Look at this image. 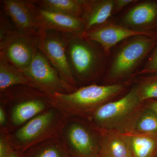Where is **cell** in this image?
Here are the masks:
<instances>
[{"label": "cell", "instance_id": "obj_1", "mask_svg": "<svg viewBox=\"0 0 157 157\" xmlns=\"http://www.w3.org/2000/svg\"><path fill=\"white\" fill-rule=\"evenodd\" d=\"M0 96V105L8 114L6 130L9 133L53 107L48 94L28 86H13L1 92Z\"/></svg>", "mask_w": 157, "mask_h": 157}, {"label": "cell", "instance_id": "obj_2", "mask_svg": "<svg viewBox=\"0 0 157 157\" xmlns=\"http://www.w3.org/2000/svg\"><path fill=\"white\" fill-rule=\"evenodd\" d=\"M121 84L89 85L68 94L48 95L52 106L67 117L87 119L96 109L124 90Z\"/></svg>", "mask_w": 157, "mask_h": 157}, {"label": "cell", "instance_id": "obj_3", "mask_svg": "<svg viewBox=\"0 0 157 157\" xmlns=\"http://www.w3.org/2000/svg\"><path fill=\"white\" fill-rule=\"evenodd\" d=\"M67 118L55 107L49 108L9 133L11 147L21 155L38 144L59 138Z\"/></svg>", "mask_w": 157, "mask_h": 157}, {"label": "cell", "instance_id": "obj_4", "mask_svg": "<svg viewBox=\"0 0 157 157\" xmlns=\"http://www.w3.org/2000/svg\"><path fill=\"white\" fill-rule=\"evenodd\" d=\"M94 43L83 36L67 35L68 62L78 86L94 78L101 67V53Z\"/></svg>", "mask_w": 157, "mask_h": 157}, {"label": "cell", "instance_id": "obj_5", "mask_svg": "<svg viewBox=\"0 0 157 157\" xmlns=\"http://www.w3.org/2000/svg\"><path fill=\"white\" fill-rule=\"evenodd\" d=\"M152 36L130 38L119 48L109 68L106 79L116 80L132 74L156 45Z\"/></svg>", "mask_w": 157, "mask_h": 157}, {"label": "cell", "instance_id": "obj_6", "mask_svg": "<svg viewBox=\"0 0 157 157\" xmlns=\"http://www.w3.org/2000/svg\"><path fill=\"white\" fill-rule=\"evenodd\" d=\"M79 118L67 117L59 138L70 157H97L100 138Z\"/></svg>", "mask_w": 157, "mask_h": 157}, {"label": "cell", "instance_id": "obj_7", "mask_svg": "<svg viewBox=\"0 0 157 157\" xmlns=\"http://www.w3.org/2000/svg\"><path fill=\"white\" fill-rule=\"evenodd\" d=\"M67 35L61 32L41 29L37 36V46L63 79L71 86L78 88L68 62Z\"/></svg>", "mask_w": 157, "mask_h": 157}, {"label": "cell", "instance_id": "obj_8", "mask_svg": "<svg viewBox=\"0 0 157 157\" xmlns=\"http://www.w3.org/2000/svg\"><path fill=\"white\" fill-rule=\"evenodd\" d=\"M140 103L135 86L122 98L96 109L87 119L98 130L114 128L128 120Z\"/></svg>", "mask_w": 157, "mask_h": 157}, {"label": "cell", "instance_id": "obj_9", "mask_svg": "<svg viewBox=\"0 0 157 157\" xmlns=\"http://www.w3.org/2000/svg\"><path fill=\"white\" fill-rule=\"evenodd\" d=\"M22 71L35 88L48 95L68 94L78 89L63 79L38 48L31 63Z\"/></svg>", "mask_w": 157, "mask_h": 157}, {"label": "cell", "instance_id": "obj_10", "mask_svg": "<svg viewBox=\"0 0 157 157\" xmlns=\"http://www.w3.org/2000/svg\"><path fill=\"white\" fill-rule=\"evenodd\" d=\"M3 11L11 19L17 31L37 37L41 29L37 17L36 5L32 1H1Z\"/></svg>", "mask_w": 157, "mask_h": 157}, {"label": "cell", "instance_id": "obj_11", "mask_svg": "<svg viewBox=\"0 0 157 157\" xmlns=\"http://www.w3.org/2000/svg\"><path fill=\"white\" fill-rule=\"evenodd\" d=\"M37 49V37L17 31L0 46V58L22 71L31 63Z\"/></svg>", "mask_w": 157, "mask_h": 157}, {"label": "cell", "instance_id": "obj_12", "mask_svg": "<svg viewBox=\"0 0 157 157\" xmlns=\"http://www.w3.org/2000/svg\"><path fill=\"white\" fill-rule=\"evenodd\" d=\"M152 32H137L121 25L109 24L85 33L83 37L101 45L105 53L122 40L137 36H152Z\"/></svg>", "mask_w": 157, "mask_h": 157}, {"label": "cell", "instance_id": "obj_13", "mask_svg": "<svg viewBox=\"0 0 157 157\" xmlns=\"http://www.w3.org/2000/svg\"><path fill=\"white\" fill-rule=\"evenodd\" d=\"M37 7V17L41 29L83 36L85 25L82 18Z\"/></svg>", "mask_w": 157, "mask_h": 157}, {"label": "cell", "instance_id": "obj_14", "mask_svg": "<svg viewBox=\"0 0 157 157\" xmlns=\"http://www.w3.org/2000/svg\"><path fill=\"white\" fill-rule=\"evenodd\" d=\"M121 25L133 30L151 32L150 29L157 24V1L139 3L123 14Z\"/></svg>", "mask_w": 157, "mask_h": 157}, {"label": "cell", "instance_id": "obj_15", "mask_svg": "<svg viewBox=\"0 0 157 157\" xmlns=\"http://www.w3.org/2000/svg\"><path fill=\"white\" fill-rule=\"evenodd\" d=\"M114 2V0H84L82 18L85 25V33L106 24L113 12Z\"/></svg>", "mask_w": 157, "mask_h": 157}, {"label": "cell", "instance_id": "obj_16", "mask_svg": "<svg viewBox=\"0 0 157 157\" xmlns=\"http://www.w3.org/2000/svg\"><path fill=\"white\" fill-rule=\"evenodd\" d=\"M126 141L132 157H156L157 138L155 135L127 132L120 134Z\"/></svg>", "mask_w": 157, "mask_h": 157}, {"label": "cell", "instance_id": "obj_17", "mask_svg": "<svg viewBox=\"0 0 157 157\" xmlns=\"http://www.w3.org/2000/svg\"><path fill=\"white\" fill-rule=\"evenodd\" d=\"M98 155L101 157H132L126 141L120 134H106L100 137Z\"/></svg>", "mask_w": 157, "mask_h": 157}, {"label": "cell", "instance_id": "obj_18", "mask_svg": "<svg viewBox=\"0 0 157 157\" xmlns=\"http://www.w3.org/2000/svg\"><path fill=\"white\" fill-rule=\"evenodd\" d=\"M39 8L82 18L84 0H39L32 1Z\"/></svg>", "mask_w": 157, "mask_h": 157}, {"label": "cell", "instance_id": "obj_19", "mask_svg": "<svg viewBox=\"0 0 157 157\" xmlns=\"http://www.w3.org/2000/svg\"><path fill=\"white\" fill-rule=\"evenodd\" d=\"M18 85L35 88L22 71L0 58V93Z\"/></svg>", "mask_w": 157, "mask_h": 157}, {"label": "cell", "instance_id": "obj_20", "mask_svg": "<svg viewBox=\"0 0 157 157\" xmlns=\"http://www.w3.org/2000/svg\"><path fill=\"white\" fill-rule=\"evenodd\" d=\"M21 157H70L59 138L43 141L27 150Z\"/></svg>", "mask_w": 157, "mask_h": 157}, {"label": "cell", "instance_id": "obj_21", "mask_svg": "<svg viewBox=\"0 0 157 157\" xmlns=\"http://www.w3.org/2000/svg\"><path fill=\"white\" fill-rule=\"evenodd\" d=\"M129 132L137 134L155 135L157 134V115L150 109L139 114Z\"/></svg>", "mask_w": 157, "mask_h": 157}, {"label": "cell", "instance_id": "obj_22", "mask_svg": "<svg viewBox=\"0 0 157 157\" xmlns=\"http://www.w3.org/2000/svg\"><path fill=\"white\" fill-rule=\"evenodd\" d=\"M136 87L141 103L149 99L157 98V74L144 79Z\"/></svg>", "mask_w": 157, "mask_h": 157}, {"label": "cell", "instance_id": "obj_23", "mask_svg": "<svg viewBox=\"0 0 157 157\" xmlns=\"http://www.w3.org/2000/svg\"><path fill=\"white\" fill-rule=\"evenodd\" d=\"M17 32L11 19L2 9L0 16V46Z\"/></svg>", "mask_w": 157, "mask_h": 157}, {"label": "cell", "instance_id": "obj_24", "mask_svg": "<svg viewBox=\"0 0 157 157\" xmlns=\"http://www.w3.org/2000/svg\"><path fill=\"white\" fill-rule=\"evenodd\" d=\"M6 129H0V157H8L12 150Z\"/></svg>", "mask_w": 157, "mask_h": 157}, {"label": "cell", "instance_id": "obj_25", "mask_svg": "<svg viewBox=\"0 0 157 157\" xmlns=\"http://www.w3.org/2000/svg\"><path fill=\"white\" fill-rule=\"evenodd\" d=\"M157 73V45L144 67L138 74Z\"/></svg>", "mask_w": 157, "mask_h": 157}, {"label": "cell", "instance_id": "obj_26", "mask_svg": "<svg viewBox=\"0 0 157 157\" xmlns=\"http://www.w3.org/2000/svg\"><path fill=\"white\" fill-rule=\"evenodd\" d=\"M138 2L135 0H114L113 13H116L132 3Z\"/></svg>", "mask_w": 157, "mask_h": 157}, {"label": "cell", "instance_id": "obj_27", "mask_svg": "<svg viewBox=\"0 0 157 157\" xmlns=\"http://www.w3.org/2000/svg\"><path fill=\"white\" fill-rule=\"evenodd\" d=\"M8 123V116L5 107L0 105V129H6Z\"/></svg>", "mask_w": 157, "mask_h": 157}, {"label": "cell", "instance_id": "obj_28", "mask_svg": "<svg viewBox=\"0 0 157 157\" xmlns=\"http://www.w3.org/2000/svg\"><path fill=\"white\" fill-rule=\"evenodd\" d=\"M149 109L151 110L157 115V101H151L149 104Z\"/></svg>", "mask_w": 157, "mask_h": 157}, {"label": "cell", "instance_id": "obj_29", "mask_svg": "<svg viewBox=\"0 0 157 157\" xmlns=\"http://www.w3.org/2000/svg\"><path fill=\"white\" fill-rule=\"evenodd\" d=\"M8 157H21V155L12 148Z\"/></svg>", "mask_w": 157, "mask_h": 157}, {"label": "cell", "instance_id": "obj_30", "mask_svg": "<svg viewBox=\"0 0 157 157\" xmlns=\"http://www.w3.org/2000/svg\"><path fill=\"white\" fill-rule=\"evenodd\" d=\"M101 157L100 156L98 155V157Z\"/></svg>", "mask_w": 157, "mask_h": 157}, {"label": "cell", "instance_id": "obj_31", "mask_svg": "<svg viewBox=\"0 0 157 157\" xmlns=\"http://www.w3.org/2000/svg\"></svg>", "mask_w": 157, "mask_h": 157}]
</instances>
